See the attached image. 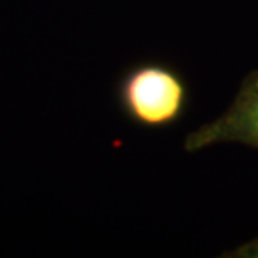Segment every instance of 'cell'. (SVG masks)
<instances>
[{"label":"cell","instance_id":"obj_1","mask_svg":"<svg viewBox=\"0 0 258 258\" xmlns=\"http://www.w3.org/2000/svg\"><path fill=\"white\" fill-rule=\"evenodd\" d=\"M116 102L131 124L164 129L181 119L188 109L189 89L174 67L146 60L127 67L116 84Z\"/></svg>","mask_w":258,"mask_h":258},{"label":"cell","instance_id":"obj_2","mask_svg":"<svg viewBox=\"0 0 258 258\" xmlns=\"http://www.w3.org/2000/svg\"><path fill=\"white\" fill-rule=\"evenodd\" d=\"M223 143H238L258 149V71L245 77L225 114L188 134L184 149L195 153Z\"/></svg>","mask_w":258,"mask_h":258},{"label":"cell","instance_id":"obj_3","mask_svg":"<svg viewBox=\"0 0 258 258\" xmlns=\"http://www.w3.org/2000/svg\"><path fill=\"white\" fill-rule=\"evenodd\" d=\"M221 256H233V258H258V236L253 240H250L248 243L238 246L233 251L223 253Z\"/></svg>","mask_w":258,"mask_h":258}]
</instances>
